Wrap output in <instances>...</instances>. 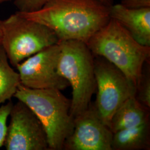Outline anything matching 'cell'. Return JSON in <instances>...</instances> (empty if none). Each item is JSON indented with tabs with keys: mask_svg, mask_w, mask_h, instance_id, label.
Segmentation results:
<instances>
[{
	"mask_svg": "<svg viewBox=\"0 0 150 150\" xmlns=\"http://www.w3.org/2000/svg\"><path fill=\"white\" fill-rule=\"evenodd\" d=\"M110 8L97 0H50L38 11L20 12L51 29L59 41L86 43L110 21Z\"/></svg>",
	"mask_w": 150,
	"mask_h": 150,
	"instance_id": "1",
	"label": "cell"
},
{
	"mask_svg": "<svg viewBox=\"0 0 150 150\" xmlns=\"http://www.w3.org/2000/svg\"><path fill=\"white\" fill-rule=\"evenodd\" d=\"M86 45L94 56L103 57L116 66L137 86L144 64L150 59V46L139 43L111 18L91 36Z\"/></svg>",
	"mask_w": 150,
	"mask_h": 150,
	"instance_id": "2",
	"label": "cell"
},
{
	"mask_svg": "<svg viewBox=\"0 0 150 150\" xmlns=\"http://www.w3.org/2000/svg\"><path fill=\"white\" fill-rule=\"evenodd\" d=\"M57 72L72 87L70 115L73 120L85 111L96 91L94 55L86 43L78 40L59 42Z\"/></svg>",
	"mask_w": 150,
	"mask_h": 150,
	"instance_id": "3",
	"label": "cell"
},
{
	"mask_svg": "<svg viewBox=\"0 0 150 150\" xmlns=\"http://www.w3.org/2000/svg\"><path fill=\"white\" fill-rule=\"evenodd\" d=\"M61 91L33 89L20 84L13 96L30 107L41 122L47 134L49 150H63L73 127L71 100Z\"/></svg>",
	"mask_w": 150,
	"mask_h": 150,
	"instance_id": "4",
	"label": "cell"
},
{
	"mask_svg": "<svg viewBox=\"0 0 150 150\" xmlns=\"http://www.w3.org/2000/svg\"><path fill=\"white\" fill-rule=\"evenodd\" d=\"M1 43L15 68L29 57L59 41L51 29L22 16L18 11L1 20Z\"/></svg>",
	"mask_w": 150,
	"mask_h": 150,
	"instance_id": "5",
	"label": "cell"
},
{
	"mask_svg": "<svg viewBox=\"0 0 150 150\" xmlns=\"http://www.w3.org/2000/svg\"><path fill=\"white\" fill-rule=\"evenodd\" d=\"M97 96L93 105L109 128L113 115L124 102L136 96L137 86L116 66L104 58H94Z\"/></svg>",
	"mask_w": 150,
	"mask_h": 150,
	"instance_id": "6",
	"label": "cell"
},
{
	"mask_svg": "<svg viewBox=\"0 0 150 150\" xmlns=\"http://www.w3.org/2000/svg\"><path fill=\"white\" fill-rule=\"evenodd\" d=\"M4 146L7 150H49L47 134L41 122L25 103L12 107Z\"/></svg>",
	"mask_w": 150,
	"mask_h": 150,
	"instance_id": "7",
	"label": "cell"
},
{
	"mask_svg": "<svg viewBox=\"0 0 150 150\" xmlns=\"http://www.w3.org/2000/svg\"><path fill=\"white\" fill-rule=\"evenodd\" d=\"M59 43L45 48L17 64L20 84L33 89L64 90L69 82L57 72Z\"/></svg>",
	"mask_w": 150,
	"mask_h": 150,
	"instance_id": "8",
	"label": "cell"
},
{
	"mask_svg": "<svg viewBox=\"0 0 150 150\" xmlns=\"http://www.w3.org/2000/svg\"><path fill=\"white\" fill-rule=\"evenodd\" d=\"M113 133L103 122L93 105L74 119L72 130L63 149L112 150Z\"/></svg>",
	"mask_w": 150,
	"mask_h": 150,
	"instance_id": "9",
	"label": "cell"
},
{
	"mask_svg": "<svg viewBox=\"0 0 150 150\" xmlns=\"http://www.w3.org/2000/svg\"><path fill=\"white\" fill-rule=\"evenodd\" d=\"M110 11V18L120 23L139 43L150 46V7L131 9L113 4Z\"/></svg>",
	"mask_w": 150,
	"mask_h": 150,
	"instance_id": "10",
	"label": "cell"
},
{
	"mask_svg": "<svg viewBox=\"0 0 150 150\" xmlns=\"http://www.w3.org/2000/svg\"><path fill=\"white\" fill-rule=\"evenodd\" d=\"M149 121L148 108L142 105L136 97H132L124 102L113 115L110 129L113 134Z\"/></svg>",
	"mask_w": 150,
	"mask_h": 150,
	"instance_id": "11",
	"label": "cell"
},
{
	"mask_svg": "<svg viewBox=\"0 0 150 150\" xmlns=\"http://www.w3.org/2000/svg\"><path fill=\"white\" fill-rule=\"evenodd\" d=\"M150 144L149 121L113 133L111 147L112 150H148Z\"/></svg>",
	"mask_w": 150,
	"mask_h": 150,
	"instance_id": "12",
	"label": "cell"
},
{
	"mask_svg": "<svg viewBox=\"0 0 150 150\" xmlns=\"http://www.w3.org/2000/svg\"><path fill=\"white\" fill-rule=\"evenodd\" d=\"M20 84L19 74L11 67L5 50L0 43V105L14 96Z\"/></svg>",
	"mask_w": 150,
	"mask_h": 150,
	"instance_id": "13",
	"label": "cell"
},
{
	"mask_svg": "<svg viewBox=\"0 0 150 150\" xmlns=\"http://www.w3.org/2000/svg\"><path fill=\"white\" fill-rule=\"evenodd\" d=\"M135 97L142 105L147 108H150V79L148 74L144 75L142 72V77L137 86Z\"/></svg>",
	"mask_w": 150,
	"mask_h": 150,
	"instance_id": "14",
	"label": "cell"
},
{
	"mask_svg": "<svg viewBox=\"0 0 150 150\" xmlns=\"http://www.w3.org/2000/svg\"><path fill=\"white\" fill-rule=\"evenodd\" d=\"M50 0H15L14 4L18 11L30 13L38 11Z\"/></svg>",
	"mask_w": 150,
	"mask_h": 150,
	"instance_id": "15",
	"label": "cell"
},
{
	"mask_svg": "<svg viewBox=\"0 0 150 150\" xmlns=\"http://www.w3.org/2000/svg\"><path fill=\"white\" fill-rule=\"evenodd\" d=\"M13 104L10 101L0 107V147L4 146L7 131V121Z\"/></svg>",
	"mask_w": 150,
	"mask_h": 150,
	"instance_id": "16",
	"label": "cell"
},
{
	"mask_svg": "<svg viewBox=\"0 0 150 150\" xmlns=\"http://www.w3.org/2000/svg\"><path fill=\"white\" fill-rule=\"evenodd\" d=\"M121 5L131 9L150 7V0H121Z\"/></svg>",
	"mask_w": 150,
	"mask_h": 150,
	"instance_id": "17",
	"label": "cell"
},
{
	"mask_svg": "<svg viewBox=\"0 0 150 150\" xmlns=\"http://www.w3.org/2000/svg\"><path fill=\"white\" fill-rule=\"evenodd\" d=\"M105 5L111 7L113 4V0H97Z\"/></svg>",
	"mask_w": 150,
	"mask_h": 150,
	"instance_id": "18",
	"label": "cell"
},
{
	"mask_svg": "<svg viewBox=\"0 0 150 150\" xmlns=\"http://www.w3.org/2000/svg\"><path fill=\"white\" fill-rule=\"evenodd\" d=\"M1 20H0V43L1 42L2 40V30H1Z\"/></svg>",
	"mask_w": 150,
	"mask_h": 150,
	"instance_id": "19",
	"label": "cell"
},
{
	"mask_svg": "<svg viewBox=\"0 0 150 150\" xmlns=\"http://www.w3.org/2000/svg\"><path fill=\"white\" fill-rule=\"evenodd\" d=\"M10 1V0H0V4L2 3L7 2V1Z\"/></svg>",
	"mask_w": 150,
	"mask_h": 150,
	"instance_id": "20",
	"label": "cell"
}]
</instances>
